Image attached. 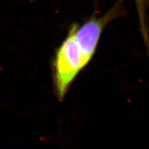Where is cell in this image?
Masks as SVG:
<instances>
[{"instance_id":"cell-3","label":"cell","mask_w":149,"mask_h":149,"mask_svg":"<svg viewBox=\"0 0 149 149\" xmlns=\"http://www.w3.org/2000/svg\"><path fill=\"white\" fill-rule=\"evenodd\" d=\"M134 1L138 13L141 35L149 54V32L146 21V11L149 6V0H134Z\"/></svg>"},{"instance_id":"cell-2","label":"cell","mask_w":149,"mask_h":149,"mask_svg":"<svg viewBox=\"0 0 149 149\" xmlns=\"http://www.w3.org/2000/svg\"><path fill=\"white\" fill-rule=\"evenodd\" d=\"M123 0H117L115 4L103 15L93 14L81 25L72 24L70 28L87 62L90 63L96 53L105 28L108 24L124 15Z\"/></svg>"},{"instance_id":"cell-1","label":"cell","mask_w":149,"mask_h":149,"mask_svg":"<svg viewBox=\"0 0 149 149\" xmlns=\"http://www.w3.org/2000/svg\"><path fill=\"white\" fill-rule=\"evenodd\" d=\"M88 64L70 28L53 61L54 88L59 100L64 98L72 83Z\"/></svg>"}]
</instances>
